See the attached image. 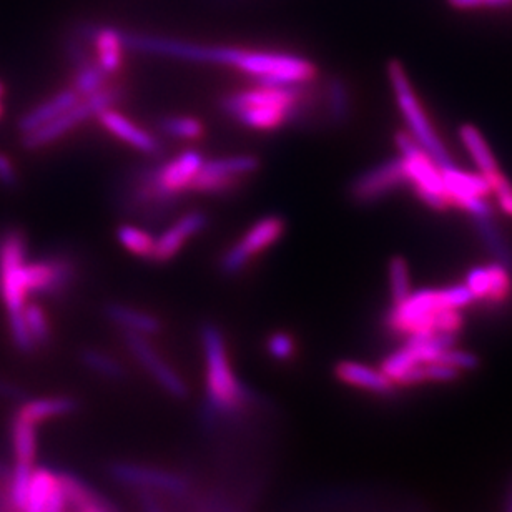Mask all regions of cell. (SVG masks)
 Listing matches in <instances>:
<instances>
[{"label":"cell","instance_id":"obj_12","mask_svg":"<svg viewBox=\"0 0 512 512\" xmlns=\"http://www.w3.org/2000/svg\"><path fill=\"white\" fill-rule=\"evenodd\" d=\"M124 345L133 360L142 366V370L173 399H185L188 396V386L180 373L163 360L160 353L153 348L147 336L124 331Z\"/></svg>","mask_w":512,"mask_h":512},{"label":"cell","instance_id":"obj_17","mask_svg":"<svg viewBox=\"0 0 512 512\" xmlns=\"http://www.w3.org/2000/svg\"><path fill=\"white\" fill-rule=\"evenodd\" d=\"M97 119L102 127L107 128L110 133H114L115 137L120 138L122 142L137 148L138 152L150 155V157H158L162 153V147L155 135L133 124L132 120H128L117 110H104L97 115Z\"/></svg>","mask_w":512,"mask_h":512},{"label":"cell","instance_id":"obj_35","mask_svg":"<svg viewBox=\"0 0 512 512\" xmlns=\"http://www.w3.org/2000/svg\"><path fill=\"white\" fill-rule=\"evenodd\" d=\"M242 180L243 178L223 177V175L200 170L197 177L193 178L192 185L188 190L207 193V195H225V193L235 192L242 185Z\"/></svg>","mask_w":512,"mask_h":512},{"label":"cell","instance_id":"obj_40","mask_svg":"<svg viewBox=\"0 0 512 512\" xmlns=\"http://www.w3.org/2000/svg\"><path fill=\"white\" fill-rule=\"evenodd\" d=\"M438 360L443 361V363L451 366V368L459 371V373L476 370L479 365L478 356L471 353V351L459 350V348H456V345L451 346V348H446V350L438 356Z\"/></svg>","mask_w":512,"mask_h":512},{"label":"cell","instance_id":"obj_10","mask_svg":"<svg viewBox=\"0 0 512 512\" xmlns=\"http://www.w3.org/2000/svg\"><path fill=\"white\" fill-rule=\"evenodd\" d=\"M444 192L449 205L463 208L473 218L491 217L493 207L486 200L491 193V183L481 173H468L459 170L456 165L441 168Z\"/></svg>","mask_w":512,"mask_h":512},{"label":"cell","instance_id":"obj_2","mask_svg":"<svg viewBox=\"0 0 512 512\" xmlns=\"http://www.w3.org/2000/svg\"><path fill=\"white\" fill-rule=\"evenodd\" d=\"M473 301L466 285L411 291L403 301L394 303L386 316V323L389 330L408 338L433 333L456 335L463 326L461 310Z\"/></svg>","mask_w":512,"mask_h":512},{"label":"cell","instance_id":"obj_34","mask_svg":"<svg viewBox=\"0 0 512 512\" xmlns=\"http://www.w3.org/2000/svg\"><path fill=\"white\" fill-rule=\"evenodd\" d=\"M117 240L125 250L133 255L152 260L155 238L148 235L142 228L135 227V225H120L117 230Z\"/></svg>","mask_w":512,"mask_h":512},{"label":"cell","instance_id":"obj_8","mask_svg":"<svg viewBox=\"0 0 512 512\" xmlns=\"http://www.w3.org/2000/svg\"><path fill=\"white\" fill-rule=\"evenodd\" d=\"M109 473L117 483L133 491L167 493L180 498H185L192 493L190 479L172 469L119 461V463L110 464Z\"/></svg>","mask_w":512,"mask_h":512},{"label":"cell","instance_id":"obj_4","mask_svg":"<svg viewBox=\"0 0 512 512\" xmlns=\"http://www.w3.org/2000/svg\"><path fill=\"white\" fill-rule=\"evenodd\" d=\"M162 163L152 160L133 167L125 173L119 188L117 202L120 210L148 225L162 223L180 203V195L163 185L160 178Z\"/></svg>","mask_w":512,"mask_h":512},{"label":"cell","instance_id":"obj_1","mask_svg":"<svg viewBox=\"0 0 512 512\" xmlns=\"http://www.w3.org/2000/svg\"><path fill=\"white\" fill-rule=\"evenodd\" d=\"M200 338L207 368L202 419L207 428H215L225 419L240 416L248 408H252L258 401V396L235 375L220 328L213 323H203Z\"/></svg>","mask_w":512,"mask_h":512},{"label":"cell","instance_id":"obj_44","mask_svg":"<svg viewBox=\"0 0 512 512\" xmlns=\"http://www.w3.org/2000/svg\"><path fill=\"white\" fill-rule=\"evenodd\" d=\"M4 94H5V87H4V84H2V82H0V99H2V97H4Z\"/></svg>","mask_w":512,"mask_h":512},{"label":"cell","instance_id":"obj_3","mask_svg":"<svg viewBox=\"0 0 512 512\" xmlns=\"http://www.w3.org/2000/svg\"><path fill=\"white\" fill-rule=\"evenodd\" d=\"M25 253L27 242L24 233L17 228L5 230L0 237V296L7 310L15 348L22 353H32L35 345L24 320V308L29 298L24 281Z\"/></svg>","mask_w":512,"mask_h":512},{"label":"cell","instance_id":"obj_19","mask_svg":"<svg viewBox=\"0 0 512 512\" xmlns=\"http://www.w3.org/2000/svg\"><path fill=\"white\" fill-rule=\"evenodd\" d=\"M203 162H205V158L202 153L198 150H187L170 162L162 163L160 178H162L163 185L173 193L180 195L190 188L193 178L197 177L198 172L202 170Z\"/></svg>","mask_w":512,"mask_h":512},{"label":"cell","instance_id":"obj_39","mask_svg":"<svg viewBox=\"0 0 512 512\" xmlns=\"http://www.w3.org/2000/svg\"><path fill=\"white\" fill-rule=\"evenodd\" d=\"M266 350L276 361H290L295 356V338L286 331H275L266 340Z\"/></svg>","mask_w":512,"mask_h":512},{"label":"cell","instance_id":"obj_30","mask_svg":"<svg viewBox=\"0 0 512 512\" xmlns=\"http://www.w3.org/2000/svg\"><path fill=\"white\" fill-rule=\"evenodd\" d=\"M260 168V160L253 155H233V157L213 158L203 162L202 172L215 173L223 177H250Z\"/></svg>","mask_w":512,"mask_h":512},{"label":"cell","instance_id":"obj_7","mask_svg":"<svg viewBox=\"0 0 512 512\" xmlns=\"http://www.w3.org/2000/svg\"><path fill=\"white\" fill-rule=\"evenodd\" d=\"M396 147L403 160L406 182L411 183L414 192L428 207L444 210L449 207V200L444 192L441 168L413 138L406 132L396 133Z\"/></svg>","mask_w":512,"mask_h":512},{"label":"cell","instance_id":"obj_31","mask_svg":"<svg viewBox=\"0 0 512 512\" xmlns=\"http://www.w3.org/2000/svg\"><path fill=\"white\" fill-rule=\"evenodd\" d=\"M80 361L87 370L92 371L95 375L102 376L105 380L122 381L127 378V370L117 358L105 353V351L97 350V348H85L80 353Z\"/></svg>","mask_w":512,"mask_h":512},{"label":"cell","instance_id":"obj_11","mask_svg":"<svg viewBox=\"0 0 512 512\" xmlns=\"http://www.w3.org/2000/svg\"><path fill=\"white\" fill-rule=\"evenodd\" d=\"M285 228V220L278 215L261 218L245 233L240 242L223 253L220 258V271L227 276L238 275L253 256L275 245L283 237Z\"/></svg>","mask_w":512,"mask_h":512},{"label":"cell","instance_id":"obj_9","mask_svg":"<svg viewBox=\"0 0 512 512\" xmlns=\"http://www.w3.org/2000/svg\"><path fill=\"white\" fill-rule=\"evenodd\" d=\"M456 345V335L449 333H433V335L409 336L408 343L394 351L383 361L381 370L394 381L396 386L404 376L421 365L438 360V356L446 348Z\"/></svg>","mask_w":512,"mask_h":512},{"label":"cell","instance_id":"obj_21","mask_svg":"<svg viewBox=\"0 0 512 512\" xmlns=\"http://www.w3.org/2000/svg\"><path fill=\"white\" fill-rule=\"evenodd\" d=\"M59 478L70 512H119L107 499L95 493L89 484L74 474L59 473Z\"/></svg>","mask_w":512,"mask_h":512},{"label":"cell","instance_id":"obj_36","mask_svg":"<svg viewBox=\"0 0 512 512\" xmlns=\"http://www.w3.org/2000/svg\"><path fill=\"white\" fill-rule=\"evenodd\" d=\"M160 132L168 137L180 138V140H198L203 137L205 127L202 122L193 117H163L158 122Z\"/></svg>","mask_w":512,"mask_h":512},{"label":"cell","instance_id":"obj_26","mask_svg":"<svg viewBox=\"0 0 512 512\" xmlns=\"http://www.w3.org/2000/svg\"><path fill=\"white\" fill-rule=\"evenodd\" d=\"M95 49H97V62L104 69L105 74L112 75L119 72L124 62V34L119 30H97L94 34Z\"/></svg>","mask_w":512,"mask_h":512},{"label":"cell","instance_id":"obj_45","mask_svg":"<svg viewBox=\"0 0 512 512\" xmlns=\"http://www.w3.org/2000/svg\"><path fill=\"white\" fill-rule=\"evenodd\" d=\"M2 115H4V105L0 102V119H2Z\"/></svg>","mask_w":512,"mask_h":512},{"label":"cell","instance_id":"obj_13","mask_svg":"<svg viewBox=\"0 0 512 512\" xmlns=\"http://www.w3.org/2000/svg\"><path fill=\"white\" fill-rule=\"evenodd\" d=\"M75 273L77 268L69 255H52L25 265V288L29 296L39 295L54 300L67 293L74 283Z\"/></svg>","mask_w":512,"mask_h":512},{"label":"cell","instance_id":"obj_37","mask_svg":"<svg viewBox=\"0 0 512 512\" xmlns=\"http://www.w3.org/2000/svg\"><path fill=\"white\" fill-rule=\"evenodd\" d=\"M389 290L394 303L403 301L411 293V276L408 263L401 256H394L388 265Z\"/></svg>","mask_w":512,"mask_h":512},{"label":"cell","instance_id":"obj_43","mask_svg":"<svg viewBox=\"0 0 512 512\" xmlns=\"http://www.w3.org/2000/svg\"><path fill=\"white\" fill-rule=\"evenodd\" d=\"M449 5L454 9H483V7H504L512 4V0H448Z\"/></svg>","mask_w":512,"mask_h":512},{"label":"cell","instance_id":"obj_5","mask_svg":"<svg viewBox=\"0 0 512 512\" xmlns=\"http://www.w3.org/2000/svg\"><path fill=\"white\" fill-rule=\"evenodd\" d=\"M388 79L393 89L394 100L398 105L399 114L406 125V133L438 163L439 168L453 165L451 155L444 147L443 140L439 138L436 128L431 124L421 100L414 92L413 85L409 82L408 74L398 60L389 62Z\"/></svg>","mask_w":512,"mask_h":512},{"label":"cell","instance_id":"obj_32","mask_svg":"<svg viewBox=\"0 0 512 512\" xmlns=\"http://www.w3.org/2000/svg\"><path fill=\"white\" fill-rule=\"evenodd\" d=\"M474 223H476V230H478L479 237L483 240L484 247L488 248L491 255L496 256L498 263L511 268V250H509L508 243L496 227V223L493 222V215L491 217L474 218Z\"/></svg>","mask_w":512,"mask_h":512},{"label":"cell","instance_id":"obj_6","mask_svg":"<svg viewBox=\"0 0 512 512\" xmlns=\"http://www.w3.org/2000/svg\"><path fill=\"white\" fill-rule=\"evenodd\" d=\"M122 95H124V87L107 84L97 94L80 99L74 107L65 110L64 114H60L59 117H55L54 120H50L42 127L35 128L29 133H22L20 145L29 152L47 147L50 143L57 142L59 138L64 137L65 133L84 124L85 120L97 117L104 110L112 109L122 99Z\"/></svg>","mask_w":512,"mask_h":512},{"label":"cell","instance_id":"obj_16","mask_svg":"<svg viewBox=\"0 0 512 512\" xmlns=\"http://www.w3.org/2000/svg\"><path fill=\"white\" fill-rule=\"evenodd\" d=\"M468 290L474 300L503 303L511 293V275L508 266L493 263L488 266H476L466 276Z\"/></svg>","mask_w":512,"mask_h":512},{"label":"cell","instance_id":"obj_28","mask_svg":"<svg viewBox=\"0 0 512 512\" xmlns=\"http://www.w3.org/2000/svg\"><path fill=\"white\" fill-rule=\"evenodd\" d=\"M326 115L331 124L340 127L350 120L351 95L348 84L341 77H331L325 87Z\"/></svg>","mask_w":512,"mask_h":512},{"label":"cell","instance_id":"obj_42","mask_svg":"<svg viewBox=\"0 0 512 512\" xmlns=\"http://www.w3.org/2000/svg\"><path fill=\"white\" fill-rule=\"evenodd\" d=\"M0 185L5 188H17L19 173L12 158L7 153L0 152Z\"/></svg>","mask_w":512,"mask_h":512},{"label":"cell","instance_id":"obj_22","mask_svg":"<svg viewBox=\"0 0 512 512\" xmlns=\"http://www.w3.org/2000/svg\"><path fill=\"white\" fill-rule=\"evenodd\" d=\"M459 138L463 147L466 148L469 157L473 160L474 165L478 168V172L484 178H488L489 183H493L496 178L501 177L503 173L499 170L498 162L491 152L486 138L483 133L479 132L478 128L473 125H463L459 128Z\"/></svg>","mask_w":512,"mask_h":512},{"label":"cell","instance_id":"obj_38","mask_svg":"<svg viewBox=\"0 0 512 512\" xmlns=\"http://www.w3.org/2000/svg\"><path fill=\"white\" fill-rule=\"evenodd\" d=\"M24 320L35 348L47 345L50 340V323L45 311L37 303H27L24 308Z\"/></svg>","mask_w":512,"mask_h":512},{"label":"cell","instance_id":"obj_33","mask_svg":"<svg viewBox=\"0 0 512 512\" xmlns=\"http://www.w3.org/2000/svg\"><path fill=\"white\" fill-rule=\"evenodd\" d=\"M75 70L77 72H75L74 87L72 89L77 92L80 99L97 94L99 90L104 89L105 85H107L109 75L105 74L99 62H95V60H90L89 64L82 65V67Z\"/></svg>","mask_w":512,"mask_h":512},{"label":"cell","instance_id":"obj_24","mask_svg":"<svg viewBox=\"0 0 512 512\" xmlns=\"http://www.w3.org/2000/svg\"><path fill=\"white\" fill-rule=\"evenodd\" d=\"M79 409V403L75 399L67 398V396H50V398L30 399L20 406V418L27 419L35 426L50 419L64 418L70 416Z\"/></svg>","mask_w":512,"mask_h":512},{"label":"cell","instance_id":"obj_18","mask_svg":"<svg viewBox=\"0 0 512 512\" xmlns=\"http://www.w3.org/2000/svg\"><path fill=\"white\" fill-rule=\"evenodd\" d=\"M335 376L341 383L363 389L366 393L380 394V396L391 394L398 388L381 368L376 370L358 361H340L335 366Z\"/></svg>","mask_w":512,"mask_h":512},{"label":"cell","instance_id":"obj_41","mask_svg":"<svg viewBox=\"0 0 512 512\" xmlns=\"http://www.w3.org/2000/svg\"><path fill=\"white\" fill-rule=\"evenodd\" d=\"M491 192L496 195L498 205L504 213H508L512 217V185L508 178L501 175L491 183Z\"/></svg>","mask_w":512,"mask_h":512},{"label":"cell","instance_id":"obj_15","mask_svg":"<svg viewBox=\"0 0 512 512\" xmlns=\"http://www.w3.org/2000/svg\"><path fill=\"white\" fill-rule=\"evenodd\" d=\"M208 225L207 213L193 210L178 218L172 227L165 230L160 237L155 238L152 261L155 263H167L180 252L188 238L195 237L203 232Z\"/></svg>","mask_w":512,"mask_h":512},{"label":"cell","instance_id":"obj_20","mask_svg":"<svg viewBox=\"0 0 512 512\" xmlns=\"http://www.w3.org/2000/svg\"><path fill=\"white\" fill-rule=\"evenodd\" d=\"M79 100L80 97L74 89L60 90L59 94L44 100L42 104L35 105L34 109H30L29 112H25L17 122V130L20 135L32 132L35 128L42 127L50 120H54L55 117H59L60 114H64L65 110L74 107Z\"/></svg>","mask_w":512,"mask_h":512},{"label":"cell","instance_id":"obj_14","mask_svg":"<svg viewBox=\"0 0 512 512\" xmlns=\"http://www.w3.org/2000/svg\"><path fill=\"white\" fill-rule=\"evenodd\" d=\"M406 182V173L401 157L391 158L388 162L366 170L351 182L350 198L360 205H370L394 192Z\"/></svg>","mask_w":512,"mask_h":512},{"label":"cell","instance_id":"obj_29","mask_svg":"<svg viewBox=\"0 0 512 512\" xmlns=\"http://www.w3.org/2000/svg\"><path fill=\"white\" fill-rule=\"evenodd\" d=\"M290 109L281 105H258V107H247L240 110L235 119L245 127L256 128V130H273L288 122Z\"/></svg>","mask_w":512,"mask_h":512},{"label":"cell","instance_id":"obj_25","mask_svg":"<svg viewBox=\"0 0 512 512\" xmlns=\"http://www.w3.org/2000/svg\"><path fill=\"white\" fill-rule=\"evenodd\" d=\"M10 441L14 449L15 466L34 468L37 456V426L15 414L10 424Z\"/></svg>","mask_w":512,"mask_h":512},{"label":"cell","instance_id":"obj_27","mask_svg":"<svg viewBox=\"0 0 512 512\" xmlns=\"http://www.w3.org/2000/svg\"><path fill=\"white\" fill-rule=\"evenodd\" d=\"M57 484H59V473L47 468L34 469L22 512H45Z\"/></svg>","mask_w":512,"mask_h":512},{"label":"cell","instance_id":"obj_23","mask_svg":"<svg viewBox=\"0 0 512 512\" xmlns=\"http://www.w3.org/2000/svg\"><path fill=\"white\" fill-rule=\"evenodd\" d=\"M105 316L110 323L122 328V331H132L138 335H157L162 330V321L147 311L135 310L132 306L122 303H109L104 308Z\"/></svg>","mask_w":512,"mask_h":512}]
</instances>
